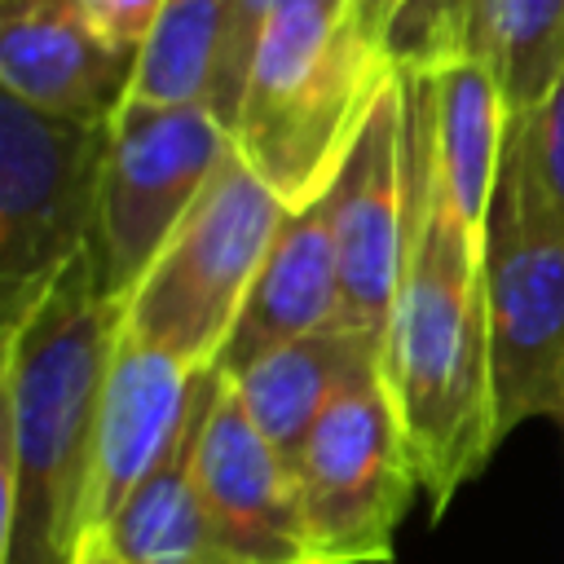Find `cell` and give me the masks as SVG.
<instances>
[{"label": "cell", "instance_id": "6da1fadb", "mask_svg": "<svg viewBox=\"0 0 564 564\" xmlns=\"http://www.w3.org/2000/svg\"><path fill=\"white\" fill-rule=\"evenodd\" d=\"M414 128V198L405 278L383 330V379L405 423L419 485L432 507L449 498L498 449L489 308L480 247L449 212L432 150V75H405Z\"/></svg>", "mask_w": 564, "mask_h": 564}, {"label": "cell", "instance_id": "7a4b0ae2", "mask_svg": "<svg viewBox=\"0 0 564 564\" xmlns=\"http://www.w3.org/2000/svg\"><path fill=\"white\" fill-rule=\"evenodd\" d=\"M392 79V0H242L212 110L295 212L330 189Z\"/></svg>", "mask_w": 564, "mask_h": 564}, {"label": "cell", "instance_id": "3957f363", "mask_svg": "<svg viewBox=\"0 0 564 564\" xmlns=\"http://www.w3.org/2000/svg\"><path fill=\"white\" fill-rule=\"evenodd\" d=\"M123 304L84 251L4 339L0 564H79L93 445Z\"/></svg>", "mask_w": 564, "mask_h": 564}, {"label": "cell", "instance_id": "277c9868", "mask_svg": "<svg viewBox=\"0 0 564 564\" xmlns=\"http://www.w3.org/2000/svg\"><path fill=\"white\" fill-rule=\"evenodd\" d=\"M282 220L286 203L238 150H229L159 260L123 300V330L189 370H216Z\"/></svg>", "mask_w": 564, "mask_h": 564}, {"label": "cell", "instance_id": "5b68a950", "mask_svg": "<svg viewBox=\"0 0 564 564\" xmlns=\"http://www.w3.org/2000/svg\"><path fill=\"white\" fill-rule=\"evenodd\" d=\"M485 308L498 441L555 414L564 375V212L533 176L524 128L511 123L485 220Z\"/></svg>", "mask_w": 564, "mask_h": 564}, {"label": "cell", "instance_id": "8992f818", "mask_svg": "<svg viewBox=\"0 0 564 564\" xmlns=\"http://www.w3.org/2000/svg\"><path fill=\"white\" fill-rule=\"evenodd\" d=\"M110 123L62 119L0 88V335L97 238Z\"/></svg>", "mask_w": 564, "mask_h": 564}, {"label": "cell", "instance_id": "52a82bcc", "mask_svg": "<svg viewBox=\"0 0 564 564\" xmlns=\"http://www.w3.org/2000/svg\"><path fill=\"white\" fill-rule=\"evenodd\" d=\"M234 132L203 101L123 97L110 115L93 260L101 291L128 300L185 212L229 159Z\"/></svg>", "mask_w": 564, "mask_h": 564}, {"label": "cell", "instance_id": "ba28073f", "mask_svg": "<svg viewBox=\"0 0 564 564\" xmlns=\"http://www.w3.org/2000/svg\"><path fill=\"white\" fill-rule=\"evenodd\" d=\"M317 564H388L419 489L414 449L383 366L339 392L295 454Z\"/></svg>", "mask_w": 564, "mask_h": 564}, {"label": "cell", "instance_id": "9c48e42d", "mask_svg": "<svg viewBox=\"0 0 564 564\" xmlns=\"http://www.w3.org/2000/svg\"><path fill=\"white\" fill-rule=\"evenodd\" d=\"M414 198V128L401 75L370 106L352 150L344 154L326 207L339 256V326L383 335L410 247Z\"/></svg>", "mask_w": 564, "mask_h": 564}, {"label": "cell", "instance_id": "30bf717a", "mask_svg": "<svg viewBox=\"0 0 564 564\" xmlns=\"http://www.w3.org/2000/svg\"><path fill=\"white\" fill-rule=\"evenodd\" d=\"M194 480L234 564H317L295 467L264 441L225 375L198 423Z\"/></svg>", "mask_w": 564, "mask_h": 564}, {"label": "cell", "instance_id": "8fae6325", "mask_svg": "<svg viewBox=\"0 0 564 564\" xmlns=\"http://www.w3.org/2000/svg\"><path fill=\"white\" fill-rule=\"evenodd\" d=\"M207 370H189L185 361L150 348L145 339L119 330L101 410H97V445H93V485L84 516V555L101 542L106 524L137 494V485L163 463V454L185 432Z\"/></svg>", "mask_w": 564, "mask_h": 564}, {"label": "cell", "instance_id": "7c38bea8", "mask_svg": "<svg viewBox=\"0 0 564 564\" xmlns=\"http://www.w3.org/2000/svg\"><path fill=\"white\" fill-rule=\"evenodd\" d=\"M137 57L101 35L88 0H0V88L35 110L110 123Z\"/></svg>", "mask_w": 564, "mask_h": 564}, {"label": "cell", "instance_id": "4fadbf2b", "mask_svg": "<svg viewBox=\"0 0 564 564\" xmlns=\"http://www.w3.org/2000/svg\"><path fill=\"white\" fill-rule=\"evenodd\" d=\"M339 326V256L330 234L326 194L308 207L286 212L251 291L238 313V326L216 361V375L234 379L264 352Z\"/></svg>", "mask_w": 564, "mask_h": 564}, {"label": "cell", "instance_id": "5bb4252c", "mask_svg": "<svg viewBox=\"0 0 564 564\" xmlns=\"http://www.w3.org/2000/svg\"><path fill=\"white\" fill-rule=\"evenodd\" d=\"M375 366H383V335L326 326L317 335L264 352L225 383L234 388L251 423L264 432V441L295 467V454L317 427V419L339 401L348 383H357Z\"/></svg>", "mask_w": 564, "mask_h": 564}, {"label": "cell", "instance_id": "9a60e30c", "mask_svg": "<svg viewBox=\"0 0 564 564\" xmlns=\"http://www.w3.org/2000/svg\"><path fill=\"white\" fill-rule=\"evenodd\" d=\"M511 115L494 70L480 57H458L432 75V150L436 181L449 212L463 220L471 242L485 251L489 198L502 172Z\"/></svg>", "mask_w": 564, "mask_h": 564}, {"label": "cell", "instance_id": "2e32d148", "mask_svg": "<svg viewBox=\"0 0 564 564\" xmlns=\"http://www.w3.org/2000/svg\"><path fill=\"white\" fill-rule=\"evenodd\" d=\"M212 388H216V370H207L198 405L185 432L176 436V445L119 507V516L106 524L93 551H110L123 564H234L216 538L203 489L194 480V441H198V423H203Z\"/></svg>", "mask_w": 564, "mask_h": 564}, {"label": "cell", "instance_id": "e0dca14e", "mask_svg": "<svg viewBox=\"0 0 564 564\" xmlns=\"http://www.w3.org/2000/svg\"><path fill=\"white\" fill-rule=\"evenodd\" d=\"M242 0H159L137 53L128 97L141 101H216Z\"/></svg>", "mask_w": 564, "mask_h": 564}, {"label": "cell", "instance_id": "ac0fdd59", "mask_svg": "<svg viewBox=\"0 0 564 564\" xmlns=\"http://www.w3.org/2000/svg\"><path fill=\"white\" fill-rule=\"evenodd\" d=\"M467 53L494 70L511 123L529 119L564 66V0H476Z\"/></svg>", "mask_w": 564, "mask_h": 564}, {"label": "cell", "instance_id": "d6986e66", "mask_svg": "<svg viewBox=\"0 0 564 564\" xmlns=\"http://www.w3.org/2000/svg\"><path fill=\"white\" fill-rule=\"evenodd\" d=\"M476 0H392V62L405 75H436L467 57Z\"/></svg>", "mask_w": 564, "mask_h": 564}, {"label": "cell", "instance_id": "ffe728a7", "mask_svg": "<svg viewBox=\"0 0 564 564\" xmlns=\"http://www.w3.org/2000/svg\"><path fill=\"white\" fill-rule=\"evenodd\" d=\"M520 128L529 141V163H533L538 185L564 212V66H560L555 84L546 88V97L538 101V110L529 119H520Z\"/></svg>", "mask_w": 564, "mask_h": 564}, {"label": "cell", "instance_id": "44dd1931", "mask_svg": "<svg viewBox=\"0 0 564 564\" xmlns=\"http://www.w3.org/2000/svg\"><path fill=\"white\" fill-rule=\"evenodd\" d=\"M79 564H123V560H115L110 551H88V555H84Z\"/></svg>", "mask_w": 564, "mask_h": 564}, {"label": "cell", "instance_id": "7402d4cb", "mask_svg": "<svg viewBox=\"0 0 564 564\" xmlns=\"http://www.w3.org/2000/svg\"><path fill=\"white\" fill-rule=\"evenodd\" d=\"M555 419L564 423V375H560V401H555Z\"/></svg>", "mask_w": 564, "mask_h": 564}]
</instances>
